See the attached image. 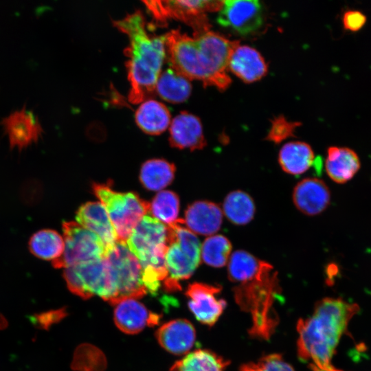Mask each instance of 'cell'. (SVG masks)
Wrapping results in <instances>:
<instances>
[{
    "label": "cell",
    "mask_w": 371,
    "mask_h": 371,
    "mask_svg": "<svg viewBox=\"0 0 371 371\" xmlns=\"http://www.w3.org/2000/svg\"><path fill=\"white\" fill-rule=\"evenodd\" d=\"M223 211L218 205L208 201H196L185 212L184 224L194 234L212 236L221 227Z\"/></svg>",
    "instance_id": "44dd1931"
},
{
    "label": "cell",
    "mask_w": 371,
    "mask_h": 371,
    "mask_svg": "<svg viewBox=\"0 0 371 371\" xmlns=\"http://www.w3.org/2000/svg\"><path fill=\"white\" fill-rule=\"evenodd\" d=\"M159 345L174 355H183L192 348L196 332L193 325L185 319H177L162 324L156 331Z\"/></svg>",
    "instance_id": "ffe728a7"
},
{
    "label": "cell",
    "mask_w": 371,
    "mask_h": 371,
    "mask_svg": "<svg viewBox=\"0 0 371 371\" xmlns=\"http://www.w3.org/2000/svg\"><path fill=\"white\" fill-rule=\"evenodd\" d=\"M314 159V153L310 145L299 141L285 144L278 155L282 169L293 175L304 173L313 165Z\"/></svg>",
    "instance_id": "cb8c5ba5"
},
{
    "label": "cell",
    "mask_w": 371,
    "mask_h": 371,
    "mask_svg": "<svg viewBox=\"0 0 371 371\" xmlns=\"http://www.w3.org/2000/svg\"><path fill=\"white\" fill-rule=\"evenodd\" d=\"M92 190L109 214L117 242L126 244L140 220L150 212L149 203L135 192L115 191L109 184L93 183Z\"/></svg>",
    "instance_id": "52a82bcc"
},
{
    "label": "cell",
    "mask_w": 371,
    "mask_h": 371,
    "mask_svg": "<svg viewBox=\"0 0 371 371\" xmlns=\"http://www.w3.org/2000/svg\"><path fill=\"white\" fill-rule=\"evenodd\" d=\"M300 125V123L289 121L284 116L276 117L271 121L267 139L279 144L288 137L294 136L295 128Z\"/></svg>",
    "instance_id": "d6a6232c"
},
{
    "label": "cell",
    "mask_w": 371,
    "mask_h": 371,
    "mask_svg": "<svg viewBox=\"0 0 371 371\" xmlns=\"http://www.w3.org/2000/svg\"><path fill=\"white\" fill-rule=\"evenodd\" d=\"M183 219L168 225L166 266L168 278L164 282L166 291L181 290L179 281L188 279L201 262L199 239L195 234L183 226Z\"/></svg>",
    "instance_id": "8992f818"
},
{
    "label": "cell",
    "mask_w": 371,
    "mask_h": 371,
    "mask_svg": "<svg viewBox=\"0 0 371 371\" xmlns=\"http://www.w3.org/2000/svg\"><path fill=\"white\" fill-rule=\"evenodd\" d=\"M359 311L355 303L341 298L325 297L317 302L312 315L297 323V357L324 371H341L332 358L349 322Z\"/></svg>",
    "instance_id": "3957f363"
},
{
    "label": "cell",
    "mask_w": 371,
    "mask_h": 371,
    "mask_svg": "<svg viewBox=\"0 0 371 371\" xmlns=\"http://www.w3.org/2000/svg\"><path fill=\"white\" fill-rule=\"evenodd\" d=\"M168 226L148 215H145L135 227L126 245L137 258L142 272L155 276L163 283L168 278L166 266Z\"/></svg>",
    "instance_id": "5b68a950"
},
{
    "label": "cell",
    "mask_w": 371,
    "mask_h": 371,
    "mask_svg": "<svg viewBox=\"0 0 371 371\" xmlns=\"http://www.w3.org/2000/svg\"><path fill=\"white\" fill-rule=\"evenodd\" d=\"M126 34L129 44L125 49L126 67L130 90L128 98L132 104L142 103L155 91L166 57V35L151 36L146 30L140 11L113 22Z\"/></svg>",
    "instance_id": "277c9868"
},
{
    "label": "cell",
    "mask_w": 371,
    "mask_h": 371,
    "mask_svg": "<svg viewBox=\"0 0 371 371\" xmlns=\"http://www.w3.org/2000/svg\"><path fill=\"white\" fill-rule=\"evenodd\" d=\"M154 18L161 22L169 19L180 20L194 30V33L210 30L206 12L219 11L223 1H146Z\"/></svg>",
    "instance_id": "8fae6325"
},
{
    "label": "cell",
    "mask_w": 371,
    "mask_h": 371,
    "mask_svg": "<svg viewBox=\"0 0 371 371\" xmlns=\"http://www.w3.org/2000/svg\"><path fill=\"white\" fill-rule=\"evenodd\" d=\"M149 204L150 212L164 224L170 225L177 221L179 199L175 192L170 190L160 191Z\"/></svg>",
    "instance_id": "4dcf8cb0"
},
{
    "label": "cell",
    "mask_w": 371,
    "mask_h": 371,
    "mask_svg": "<svg viewBox=\"0 0 371 371\" xmlns=\"http://www.w3.org/2000/svg\"><path fill=\"white\" fill-rule=\"evenodd\" d=\"M221 291V286L205 283L193 282L188 285L186 292L188 306L201 324L212 326L223 313L226 302L216 297Z\"/></svg>",
    "instance_id": "4fadbf2b"
},
{
    "label": "cell",
    "mask_w": 371,
    "mask_h": 371,
    "mask_svg": "<svg viewBox=\"0 0 371 371\" xmlns=\"http://www.w3.org/2000/svg\"><path fill=\"white\" fill-rule=\"evenodd\" d=\"M155 91L163 100L171 103H181L190 95V80L170 67L161 72Z\"/></svg>",
    "instance_id": "484cf974"
},
{
    "label": "cell",
    "mask_w": 371,
    "mask_h": 371,
    "mask_svg": "<svg viewBox=\"0 0 371 371\" xmlns=\"http://www.w3.org/2000/svg\"><path fill=\"white\" fill-rule=\"evenodd\" d=\"M309 368L312 371H324V370H320V369H319V368H317L316 367H314L313 366H309ZM341 371H342V370H341Z\"/></svg>",
    "instance_id": "e575fe53"
},
{
    "label": "cell",
    "mask_w": 371,
    "mask_h": 371,
    "mask_svg": "<svg viewBox=\"0 0 371 371\" xmlns=\"http://www.w3.org/2000/svg\"><path fill=\"white\" fill-rule=\"evenodd\" d=\"M366 21V16L359 10H347L342 16L344 28L350 32H357L361 30Z\"/></svg>",
    "instance_id": "836d02e7"
},
{
    "label": "cell",
    "mask_w": 371,
    "mask_h": 371,
    "mask_svg": "<svg viewBox=\"0 0 371 371\" xmlns=\"http://www.w3.org/2000/svg\"><path fill=\"white\" fill-rule=\"evenodd\" d=\"M292 197L297 210L306 215L315 216L327 208L330 201V193L322 180L305 178L295 186Z\"/></svg>",
    "instance_id": "e0dca14e"
},
{
    "label": "cell",
    "mask_w": 371,
    "mask_h": 371,
    "mask_svg": "<svg viewBox=\"0 0 371 371\" xmlns=\"http://www.w3.org/2000/svg\"><path fill=\"white\" fill-rule=\"evenodd\" d=\"M1 124L8 137L11 149L22 150L36 143L43 133L38 117L25 106L4 117Z\"/></svg>",
    "instance_id": "5bb4252c"
},
{
    "label": "cell",
    "mask_w": 371,
    "mask_h": 371,
    "mask_svg": "<svg viewBox=\"0 0 371 371\" xmlns=\"http://www.w3.org/2000/svg\"><path fill=\"white\" fill-rule=\"evenodd\" d=\"M227 276L234 284L236 303L251 316L249 335L268 341L280 321L274 307L282 292L277 272L269 262L246 251L237 250L228 260Z\"/></svg>",
    "instance_id": "6da1fadb"
},
{
    "label": "cell",
    "mask_w": 371,
    "mask_h": 371,
    "mask_svg": "<svg viewBox=\"0 0 371 371\" xmlns=\"http://www.w3.org/2000/svg\"><path fill=\"white\" fill-rule=\"evenodd\" d=\"M65 249L58 259L52 262L56 269L104 258L106 249L101 239L77 222L65 221L62 225Z\"/></svg>",
    "instance_id": "30bf717a"
},
{
    "label": "cell",
    "mask_w": 371,
    "mask_h": 371,
    "mask_svg": "<svg viewBox=\"0 0 371 371\" xmlns=\"http://www.w3.org/2000/svg\"><path fill=\"white\" fill-rule=\"evenodd\" d=\"M104 258L113 286L111 304L128 298L138 299L147 293L142 281L141 265L126 244L117 242Z\"/></svg>",
    "instance_id": "ba28073f"
},
{
    "label": "cell",
    "mask_w": 371,
    "mask_h": 371,
    "mask_svg": "<svg viewBox=\"0 0 371 371\" xmlns=\"http://www.w3.org/2000/svg\"><path fill=\"white\" fill-rule=\"evenodd\" d=\"M357 154L346 147H329L325 161L328 177L335 182L344 183L350 180L360 168Z\"/></svg>",
    "instance_id": "7402d4cb"
},
{
    "label": "cell",
    "mask_w": 371,
    "mask_h": 371,
    "mask_svg": "<svg viewBox=\"0 0 371 371\" xmlns=\"http://www.w3.org/2000/svg\"><path fill=\"white\" fill-rule=\"evenodd\" d=\"M169 142L172 147L190 150L203 149L207 144L200 119L182 111L171 121Z\"/></svg>",
    "instance_id": "ac0fdd59"
},
{
    "label": "cell",
    "mask_w": 371,
    "mask_h": 371,
    "mask_svg": "<svg viewBox=\"0 0 371 371\" xmlns=\"http://www.w3.org/2000/svg\"><path fill=\"white\" fill-rule=\"evenodd\" d=\"M240 371H295L280 354L272 353L260 357L256 362L242 364Z\"/></svg>",
    "instance_id": "1f68e13d"
},
{
    "label": "cell",
    "mask_w": 371,
    "mask_h": 371,
    "mask_svg": "<svg viewBox=\"0 0 371 371\" xmlns=\"http://www.w3.org/2000/svg\"><path fill=\"white\" fill-rule=\"evenodd\" d=\"M113 319L116 326L126 334H137L146 326L159 323L160 316L149 311L135 298L123 300L115 304Z\"/></svg>",
    "instance_id": "2e32d148"
},
{
    "label": "cell",
    "mask_w": 371,
    "mask_h": 371,
    "mask_svg": "<svg viewBox=\"0 0 371 371\" xmlns=\"http://www.w3.org/2000/svg\"><path fill=\"white\" fill-rule=\"evenodd\" d=\"M227 69L246 83L260 80L267 73V64L255 48L237 45L228 61Z\"/></svg>",
    "instance_id": "d6986e66"
},
{
    "label": "cell",
    "mask_w": 371,
    "mask_h": 371,
    "mask_svg": "<svg viewBox=\"0 0 371 371\" xmlns=\"http://www.w3.org/2000/svg\"><path fill=\"white\" fill-rule=\"evenodd\" d=\"M222 211L233 224L244 225L254 218L256 207L252 198L247 193L234 190L225 196Z\"/></svg>",
    "instance_id": "f1b7e54d"
},
{
    "label": "cell",
    "mask_w": 371,
    "mask_h": 371,
    "mask_svg": "<svg viewBox=\"0 0 371 371\" xmlns=\"http://www.w3.org/2000/svg\"><path fill=\"white\" fill-rule=\"evenodd\" d=\"M76 220L79 225L101 239L105 247L106 254L117 244L115 230L100 202L89 201L81 205L76 212Z\"/></svg>",
    "instance_id": "9a60e30c"
},
{
    "label": "cell",
    "mask_w": 371,
    "mask_h": 371,
    "mask_svg": "<svg viewBox=\"0 0 371 371\" xmlns=\"http://www.w3.org/2000/svg\"><path fill=\"white\" fill-rule=\"evenodd\" d=\"M218 23L241 35L257 32L264 24L263 6L257 0L223 1Z\"/></svg>",
    "instance_id": "7c38bea8"
},
{
    "label": "cell",
    "mask_w": 371,
    "mask_h": 371,
    "mask_svg": "<svg viewBox=\"0 0 371 371\" xmlns=\"http://www.w3.org/2000/svg\"><path fill=\"white\" fill-rule=\"evenodd\" d=\"M237 41H230L214 32L194 33L193 36L178 30L166 34V45L171 67L188 80H198L205 86L220 91L231 84L227 65Z\"/></svg>",
    "instance_id": "7a4b0ae2"
},
{
    "label": "cell",
    "mask_w": 371,
    "mask_h": 371,
    "mask_svg": "<svg viewBox=\"0 0 371 371\" xmlns=\"http://www.w3.org/2000/svg\"><path fill=\"white\" fill-rule=\"evenodd\" d=\"M232 244L223 235L207 237L201 247V259L213 267H222L227 264L231 256Z\"/></svg>",
    "instance_id": "f546056e"
},
{
    "label": "cell",
    "mask_w": 371,
    "mask_h": 371,
    "mask_svg": "<svg viewBox=\"0 0 371 371\" xmlns=\"http://www.w3.org/2000/svg\"><path fill=\"white\" fill-rule=\"evenodd\" d=\"M63 278L69 291L82 299L96 295L110 302L113 297L112 282L104 258L65 268Z\"/></svg>",
    "instance_id": "9c48e42d"
},
{
    "label": "cell",
    "mask_w": 371,
    "mask_h": 371,
    "mask_svg": "<svg viewBox=\"0 0 371 371\" xmlns=\"http://www.w3.org/2000/svg\"><path fill=\"white\" fill-rule=\"evenodd\" d=\"M229 363L214 352L197 349L177 361L170 371H225Z\"/></svg>",
    "instance_id": "4316f807"
},
{
    "label": "cell",
    "mask_w": 371,
    "mask_h": 371,
    "mask_svg": "<svg viewBox=\"0 0 371 371\" xmlns=\"http://www.w3.org/2000/svg\"><path fill=\"white\" fill-rule=\"evenodd\" d=\"M138 127L148 135H159L171 123L170 113L166 105L155 100H146L141 103L135 114Z\"/></svg>",
    "instance_id": "603a6c76"
},
{
    "label": "cell",
    "mask_w": 371,
    "mask_h": 371,
    "mask_svg": "<svg viewBox=\"0 0 371 371\" xmlns=\"http://www.w3.org/2000/svg\"><path fill=\"white\" fill-rule=\"evenodd\" d=\"M28 247L30 252L36 257L52 262L63 254L65 241L63 237L56 231L44 229L31 236Z\"/></svg>",
    "instance_id": "83f0119b"
},
{
    "label": "cell",
    "mask_w": 371,
    "mask_h": 371,
    "mask_svg": "<svg viewBox=\"0 0 371 371\" xmlns=\"http://www.w3.org/2000/svg\"><path fill=\"white\" fill-rule=\"evenodd\" d=\"M175 171L174 164L162 159H152L142 164L139 179L146 190L159 191L172 183Z\"/></svg>",
    "instance_id": "d4e9b609"
}]
</instances>
